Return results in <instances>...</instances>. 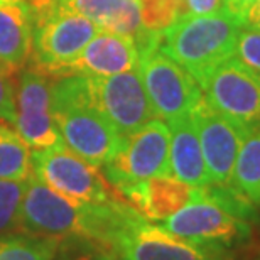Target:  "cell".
<instances>
[{
  "mask_svg": "<svg viewBox=\"0 0 260 260\" xmlns=\"http://www.w3.org/2000/svg\"><path fill=\"white\" fill-rule=\"evenodd\" d=\"M255 218L257 210L232 186L210 184L159 226L186 240L232 252L250 238V221Z\"/></svg>",
  "mask_w": 260,
  "mask_h": 260,
  "instance_id": "1",
  "label": "cell"
},
{
  "mask_svg": "<svg viewBox=\"0 0 260 260\" xmlns=\"http://www.w3.org/2000/svg\"><path fill=\"white\" fill-rule=\"evenodd\" d=\"M53 115L68 149L96 168H103L120 147L122 135L86 96L85 76L53 80Z\"/></svg>",
  "mask_w": 260,
  "mask_h": 260,
  "instance_id": "2",
  "label": "cell"
},
{
  "mask_svg": "<svg viewBox=\"0 0 260 260\" xmlns=\"http://www.w3.org/2000/svg\"><path fill=\"white\" fill-rule=\"evenodd\" d=\"M243 24L225 9L206 15H183L160 36V49L196 80L232 58Z\"/></svg>",
  "mask_w": 260,
  "mask_h": 260,
  "instance_id": "3",
  "label": "cell"
},
{
  "mask_svg": "<svg viewBox=\"0 0 260 260\" xmlns=\"http://www.w3.org/2000/svg\"><path fill=\"white\" fill-rule=\"evenodd\" d=\"M32 176L70 200L107 205L123 200L100 168L86 162L64 144L32 150Z\"/></svg>",
  "mask_w": 260,
  "mask_h": 260,
  "instance_id": "4",
  "label": "cell"
},
{
  "mask_svg": "<svg viewBox=\"0 0 260 260\" xmlns=\"http://www.w3.org/2000/svg\"><path fill=\"white\" fill-rule=\"evenodd\" d=\"M203 96L213 110L248 132L260 130V75L235 56L213 66L200 80Z\"/></svg>",
  "mask_w": 260,
  "mask_h": 260,
  "instance_id": "5",
  "label": "cell"
},
{
  "mask_svg": "<svg viewBox=\"0 0 260 260\" xmlns=\"http://www.w3.org/2000/svg\"><path fill=\"white\" fill-rule=\"evenodd\" d=\"M139 75L159 120L189 115L203 100V90L188 70L166 54L160 44L139 54Z\"/></svg>",
  "mask_w": 260,
  "mask_h": 260,
  "instance_id": "6",
  "label": "cell"
},
{
  "mask_svg": "<svg viewBox=\"0 0 260 260\" xmlns=\"http://www.w3.org/2000/svg\"><path fill=\"white\" fill-rule=\"evenodd\" d=\"M169 144L168 123L154 118L142 128L123 135L115 155L103 166V174L117 191L154 176H171Z\"/></svg>",
  "mask_w": 260,
  "mask_h": 260,
  "instance_id": "7",
  "label": "cell"
},
{
  "mask_svg": "<svg viewBox=\"0 0 260 260\" xmlns=\"http://www.w3.org/2000/svg\"><path fill=\"white\" fill-rule=\"evenodd\" d=\"M85 88L91 107L96 108L122 137L157 118L139 70L112 76H85Z\"/></svg>",
  "mask_w": 260,
  "mask_h": 260,
  "instance_id": "8",
  "label": "cell"
},
{
  "mask_svg": "<svg viewBox=\"0 0 260 260\" xmlns=\"http://www.w3.org/2000/svg\"><path fill=\"white\" fill-rule=\"evenodd\" d=\"M53 80L29 63L15 80L14 128L32 150L63 144L53 115Z\"/></svg>",
  "mask_w": 260,
  "mask_h": 260,
  "instance_id": "9",
  "label": "cell"
},
{
  "mask_svg": "<svg viewBox=\"0 0 260 260\" xmlns=\"http://www.w3.org/2000/svg\"><path fill=\"white\" fill-rule=\"evenodd\" d=\"M115 257L120 260H230L232 252L173 235L140 216L118 235Z\"/></svg>",
  "mask_w": 260,
  "mask_h": 260,
  "instance_id": "10",
  "label": "cell"
},
{
  "mask_svg": "<svg viewBox=\"0 0 260 260\" xmlns=\"http://www.w3.org/2000/svg\"><path fill=\"white\" fill-rule=\"evenodd\" d=\"M200 137L206 171L213 186H230L242 144L250 135L247 128L223 117L208 105L205 96L191 112Z\"/></svg>",
  "mask_w": 260,
  "mask_h": 260,
  "instance_id": "11",
  "label": "cell"
},
{
  "mask_svg": "<svg viewBox=\"0 0 260 260\" xmlns=\"http://www.w3.org/2000/svg\"><path fill=\"white\" fill-rule=\"evenodd\" d=\"M139 61V49L132 39L108 30H98V34L76 58L39 71L51 80L75 75L112 76L118 73L137 71Z\"/></svg>",
  "mask_w": 260,
  "mask_h": 260,
  "instance_id": "12",
  "label": "cell"
},
{
  "mask_svg": "<svg viewBox=\"0 0 260 260\" xmlns=\"http://www.w3.org/2000/svg\"><path fill=\"white\" fill-rule=\"evenodd\" d=\"M63 9L95 22L100 30L127 36L135 43L139 54L160 44L162 32L144 29L137 0H58Z\"/></svg>",
  "mask_w": 260,
  "mask_h": 260,
  "instance_id": "13",
  "label": "cell"
},
{
  "mask_svg": "<svg viewBox=\"0 0 260 260\" xmlns=\"http://www.w3.org/2000/svg\"><path fill=\"white\" fill-rule=\"evenodd\" d=\"M198 189L174 176H154L128 184L118 193L147 221H164L193 201Z\"/></svg>",
  "mask_w": 260,
  "mask_h": 260,
  "instance_id": "14",
  "label": "cell"
},
{
  "mask_svg": "<svg viewBox=\"0 0 260 260\" xmlns=\"http://www.w3.org/2000/svg\"><path fill=\"white\" fill-rule=\"evenodd\" d=\"M32 53V15L27 0L0 4V71L17 76Z\"/></svg>",
  "mask_w": 260,
  "mask_h": 260,
  "instance_id": "15",
  "label": "cell"
},
{
  "mask_svg": "<svg viewBox=\"0 0 260 260\" xmlns=\"http://www.w3.org/2000/svg\"><path fill=\"white\" fill-rule=\"evenodd\" d=\"M168 127L171 132L169 174L194 188L210 186V176L191 113L169 120Z\"/></svg>",
  "mask_w": 260,
  "mask_h": 260,
  "instance_id": "16",
  "label": "cell"
},
{
  "mask_svg": "<svg viewBox=\"0 0 260 260\" xmlns=\"http://www.w3.org/2000/svg\"><path fill=\"white\" fill-rule=\"evenodd\" d=\"M230 186L257 211L260 210V130L252 132L242 144Z\"/></svg>",
  "mask_w": 260,
  "mask_h": 260,
  "instance_id": "17",
  "label": "cell"
},
{
  "mask_svg": "<svg viewBox=\"0 0 260 260\" xmlns=\"http://www.w3.org/2000/svg\"><path fill=\"white\" fill-rule=\"evenodd\" d=\"M32 178V149L20 139L12 123L0 120V179Z\"/></svg>",
  "mask_w": 260,
  "mask_h": 260,
  "instance_id": "18",
  "label": "cell"
},
{
  "mask_svg": "<svg viewBox=\"0 0 260 260\" xmlns=\"http://www.w3.org/2000/svg\"><path fill=\"white\" fill-rule=\"evenodd\" d=\"M59 240L29 233L0 235V260H54Z\"/></svg>",
  "mask_w": 260,
  "mask_h": 260,
  "instance_id": "19",
  "label": "cell"
},
{
  "mask_svg": "<svg viewBox=\"0 0 260 260\" xmlns=\"http://www.w3.org/2000/svg\"><path fill=\"white\" fill-rule=\"evenodd\" d=\"M140 20L150 32H164L176 20L188 15L186 0H137Z\"/></svg>",
  "mask_w": 260,
  "mask_h": 260,
  "instance_id": "20",
  "label": "cell"
},
{
  "mask_svg": "<svg viewBox=\"0 0 260 260\" xmlns=\"http://www.w3.org/2000/svg\"><path fill=\"white\" fill-rule=\"evenodd\" d=\"M27 181L0 179V235L22 233L20 232V210H22Z\"/></svg>",
  "mask_w": 260,
  "mask_h": 260,
  "instance_id": "21",
  "label": "cell"
},
{
  "mask_svg": "<svg viewBox=\"0 0 260 260\" xmlns=\"http://www.w3.org/2000/svg\"><path fill=\"white\" fill-rule=\"evenodd\" d=\"M54 260H113V253L86 240H59Z\"/></svg>",
  "mask_w": 260,
  "mask_h": 260,
  "instance_id": "22",
  "label": "cell"
},
{
  "mask_svg": "<svg viewBox=\"0 0 260 260\" xmlns=\"http://www.w3.org/2000/svg\"><path fill=\"white\" fill-rule=\"evenodd\" d=\"M233 56L260 75V30L243 25L237 38Z\"/></svg>",
  "mask_w": 260,
  "mask_h": 260,
  "instance_id": "23",
  "label": "cell"
},
{
  "mask_svg": "<svg viewBox=\"0 0 260 260\" xmlns=\"http://www.w3.org/2000/svg\"><path fill=\"white\" fill-rule=\"evenodd\" d=\"M15 80L0 71V120L12 123L15 120Z\"/></svg>",
  "mask_w": 260,
  "mask_h": 260,
  "instance_id": "24",
  "label": "cell"
},
{
  "mask_svg": "<svg viewBox=\"0 0 260 260\" xmlns=\"http://www.w3.org/2000/svg\"><path fill=\"white\" fill-rule=\"evenodd\" d=\"M255 2L257 0H223V5H225L226 12H230L233 17L238 19L243 25H245L247 15Z\"/></svg>",
  "mask_w": 260,
  "mask_h": 260,
  "instance_id": "25",
  "label": "cell"
},
{
  "mask_svg": "<svg viewBox=\"0 0 260 260\" xmlns=\"http://www.w3.org/2000/svg\"><path fill=\"white\" fill-rule=\"evenodd\" d=\"M245 25L247 27H253L260 30V0H257V2L253 4V7L250 9V12H248L245 19Z\"/></svg>",
  "mask_w": 260,
  "mask_h": 260,
  "instance_id": "26",
  "label": "cell"
},
{
  "mask_svg": "<svg viewBox=\"0 0 260 260\" xmlns=\"http://www.w3.org/2000/svg\"><path fill=\"white\" fill-rule=\"evenodd\" d=\"M4 2H7V0H0V4H4Z\"/></svg>",
  "mask_w": 260,
  "mask_h": 260,
  "instance_id": "27",
  "label": "cell"
}]
</instances>
